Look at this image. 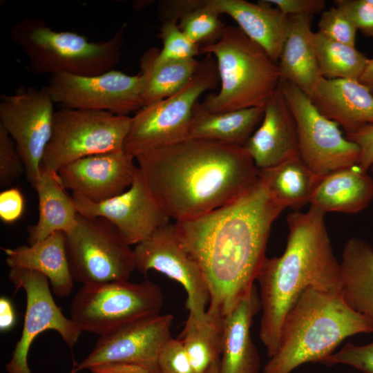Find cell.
<instances>
[{
    "mask_svg": "<svg viewBox=\"0 0 373 373\" xmlns=\"http://www.w3.org/2000/svg\"><path fill=\"white\" fill-rule=\"evenodd\" d=\"M341 9L364 35L373 37V6L366 0H335Z\"/></svg>",
    "mask_w": 373,
    "mask_h": 373,
    "instance_id": "cell-39",
    "label": "cell"
},
{
    "mask_svg": "<svg viewBox=\"0 0 373 373\" xmlns=\"http://www.w3.org/2000/svg\"><path fill=\"white\" fill-rule=\"evenodd\" d=\"M370 171L371 173L373 174V164H372V166H370Z\"/></svg>",
    "mask_w": 373,
    "mask_h": 373,
    "instance_id": "cell-47",
    "label": "cell"
},
{
    "mask_svg": "<svg viewBox=\"0 0 373 373\" xmlns=\"http://www.w3.org/2000/svg\"><path fill=\"white\" fill-rule=\"evenodd\" d=\"M32 186L38 195L39 218L35 224L28 228V245L57 231L69 233L77 224L78 213L58 175L41 169V175Z\"/></svg>",
    "mask_w": 373,
    "mask_h": 373,
    "instance_id": "cell-26",
    "label": "cell"
},
{
    "mask_svg": "<svg viewBox=\"0 0 373 373\" xmlns=\"http://www.w3.org/2000/svg\"><path fill=\"white\" fill-rule=\"evenodd\" d=\"M189 11L180 18L179 28L200 47L216 42L222 36L225 25L220 15L198 4L197 0H188Z\"/></svg>",
    "mask_w": 373,
    "mask_h": 373,
    "instance_id": "cell-33",
    "label": "cell"
},
{
    "mask_svg": "<svg viewBox=\"0 0 373 373\" xmlns=\"http://www.w3.org/2000/svg\"><path fill=\"white\" fill-rule=\"evenodd\" d=\"M163 294L155 283L128 280L83 285L70 307V318L82 332L98 334L160 314Z\"/></svg>",
    "mask_w": 373,
    "mask_h": 373,
    "instance_id": "cell-10",
    "label": "cell"
},
{
    "mask_svg": "<svg viewBox=\"0 0 373 373\" xmlns=\"http://www.w3.org/2000/svg\"><path fill=\"white\" fill-rule=\"evenodd\" d=\"M220 84L216 61L207 54L191 81L174 95L144 106L131 117L124 151L135 157L189 137L193 108L205 91Z\"/></svg>",
    "mask_w": 373,
    "mask_h": 373,
    "instance_id": "cell-7",
    "label": "cell"
},
{
    "mask_svg": "<svg viewBox=\"0 0 373 373\" xmlns=\"http://www.w3.org/2000/svg\"><path fill=\"white\" fill-rule=\"evenodd\" d=\"M366 1L369 4L373 6V0H366Z\"/></svg>",
    "mask_w": 373,
    "mask_h": 373,
    "instance_id": "cell-46",
    "label": "cell"
},
{
    "mask_svg": "<svg viewBox=\"0 0 373 373\" xmlns=\"http://www.w3.org/2000/svg\"><path fill=\"white\" fill-rule=\"evenodd\" d=\"M66 237L73 278L83 285L128 280L136 269L133 249L104 218L78 213L76 226Z\"/></svg>",
    "mask_w": 373,
    "mask_h": 373,
    "instance_id": "cell-11",
    "label": "cell"
},
{
    "mask_svg": "<svg viewBox=\"0 0 373 373\" xmlns=\"http://www.w3.org/2000/svg\"><path fill=\"white\" fill-rule=\"evenodd\" d=\"M318 28V32L325 37L355 46L357 29L347 15L336 6L322 12Z\"/></svg>",
    "mask_w": 373,
    "mask_h": 373,
    "instance_id": "cell-35",
    "label": "cell"
},
{
    "mask_svg": "<svg viewBox=\"0 0 373 373\" xmlns=\"http://www.w3.org/2000/svg\"><path fill=\"white\" fill-rule=\"evenodd\" d=\"M285 209L258 175L229 203L174 223L180 242L207 283L209 314L223 318L254 287L266 258L272 224Z\"/></svg>",
    "mask_w": 373,
    "mask_h": 373,
    "instance_id": "cell-1",
    "label": "cell"
},
{
    "mask_svg": "<svg viewBox=\"0 0 373 373\" xmlns=\"http://www.w3.org/2000/svg\"><path fill=\"white\" fill-rule=\"evenodd\" d=\"M25 173L23 160L15 144L0 126V186L6 187Z\"/></svg>",
    "mask_w": 373,
    "mask_h": 373,
    "instance_id": "cell-37",
    "label": "cell"
},
{
    "mask_svg": "<svg viewBox=\"0 0 373 373\" xmlns=\"http://www.w3.org/2000/svg\"><path fill=\"white\" fill-rule=\"evenodd\" d=\"M157 365L160 373H196L182 341L172 337L162 346Z\"/></svg>",
    "mask_w": 373,
    "mask_h": 373,
    "instance_id": "cell-38",
    "label": "cell"
},
{
    "mask_svg": "<svg viewBox=\"0 0 373 373\" xmlns=\"http://www.w3.org/2000/svg\"><path fill=\"white\" fill-rule=\"evenodd\" d=\"M199 6L231 17L240 30L278 63L289 28V16L267 0H197Z\"/></svg>",
    "mask_w": 373,
    "mask_h": 373,
    "instance_id": "cell-20",
    "label": "cell"
},
{
    "mask_svg": "<svg viewBox=\"0 0 373 373\" xmlns=\"http://www.w3.org/2000/svg\"><path fill=\"white\" fill-rule=\"evenodd\" d=\"M280 86L296 121L299 156L309 168L322 176L357 165L360 148L343 135L338 124L323 115L295 84L281 80Z\"/></svg>",
    "mask_w": 373,
    "mask_h": 373,
    "instance_id": "cell-12",
    "label": "cell"
},
{
    "mask_svg": "<svg viewBox=\"0 0 373 373\" xmlns=\"http://www.w3.org/2000/svg\"><path fill=\"white\" fill-rule=\"evenodd\" d=\"M283 14L291 15H312L322 12L325 6L323 0H267Z\"/></svg>",
    "mask_w": 373,
    "mask_h": 373,
    "instance_id": "cell-42",
    "label": "cell"
},
{
    "mask_svg": "<svg viewBox=\"0 0 373 373\" xmlns=\"http://www.w3.org/2000/svg\"><path fill=\"white\" fill-rule=\"evenodd\" d=\"M134 160L124 150L93 155L64 166L57 175L64 189L99 203L131 186L138 169Z\"/></svg>",
    "mask_w": 373,
    "mask_h": 373,
    "instance_id": "cell-18",
    "label": "cell"
},
{
    "mask_svg": "<svg viewBox=\"0 0 373 373\" xmlns=\"http://www.w3.org/2000/svg\"><path fill=\"white\" fill-rule=\"evenodd\" d=\"M200 53L216 57L220 88L196 105L207 113H224L264 106L279 86L278 63L238 26H226L215 43Z\"/></svg>",
    "mask_w": 373,
    "mask_h": 373,
    "instance_id": "cell-5",
    "label": "cell"
},
{
    "mask_svg": "<svg viewBox=\"0 0 373 373\" xmlns=\"http://www.w3.org/2000/svg\"><path fill=\"white\" fill-rule=\"evenodd\" d=\"M220 359L211 365L208 373H220Z\"/></svg>",
    "mask_w": 373,
    "mask_h": 373,
    "instance_id": "cell-45",
    "label": "cell"
},
{
    "mask_svg": "<svg viewBox=\"0 0 373 373\" xmlns=\"http://www.w3.org/2000/svg\"><path fill=\"white\" fill-rule=\"evenodd\" d=\"M25 208L23 195L19 189L12 187L0 193V218L6 224L19 220Z\"/></svg>",
    "mask_w": 373,
    "mask_h": 373,
    "instance_id": "cell-40",
    "label": "cell"
},
{
    "mask_svg": "<svg viewBox=\"0 0 373 373\" xmlns=\"http://www.w3.org/2000/svg\"><path fill=\"white\" fill-rule=\"evenodd\" d=\"M325 214L313 206L305 213H290L285 251L266 257L257 276L262 309L259 336L268 358L277 350L285 316L305 290L341 291V263L334 254Z\"/></svg>",
    "mask_w": 373,
    "mask_h": 373,
    "instance_id": "cell-3",
    "label": "cell"
},
{
    "mask_svg": "<svg viewBox=\"0 0 373 373\" xmlns=\"http://www.w3.org/2000/svg\"><path fill=\"white\" fill-rule=\"evenodd\" d=\"M131 117L63 107L53 117L41 169L57 174L64 166L93 155L124 150Z\"/></svg>",
    "mask_w": 373,
    "mask_h": 373,
    "instance_id": "cell-8",
    "label": "cell"
},
{
    "mask_svg": "<svg viewBox=\"0 0 373 373\" xmlns=\"http://www.w3.org/2000/svg\"><path fill=\"white\" fill-rule=\"evenodd\" d=\"M169 219H193L229 203L258 177L244 146L189 137L135 157Z\"/></svg>",
    "mask_w": 373,
    "mask_h": 373,
    "instance_id": "cell-2",
    "label": "cell"
},
{
    "mask_svg": "<svg viewBox=\"0 0 373 373\" xmlns=\"http://www.w3.org/2000/svg\"><path fill=\"white\" fill-rule=\"evenodd\" d=\"M196 104L189 131L191 138L245 146L264 115L265 106L211 113L201 111Z\"/></svg>",
    "mask_w": 373,
    "mask_h": 373,
    "instance_id": "cell-29",
    "label": "cell"
},
{
    "mask_svg": "<svg viewBox=\"0 0 373 373\" xmlns=\"http://www.w3.org/2000/svg\"><path fill=\"white\" fill-rule=\"evenodd\" d=\"M16 315L12 302L8 298H0V329L5 332L10 329L15 325Z\"/></svg>",
    "mask_w": 373,
    "mask_h": 373,
    "instance_id": "cell-43",
    "label": "cell"
},
{
    "mask_svg": "<svg viewBox=\"0 0 373 373\" xmlns=\"http://www.w3.org/2000/svg\"><path fill=\"white\" fill-rule=\"evenodd\" d=\"M222 322L223 318L207 311L189 312L180 340L196 373H208L220 358Z\"/></svg>",
    "mask_w": 373,
    "mask_h": 373,
    "instance_id": "cell-31",
    "label": "cell"
},
{
    "mask_svg": "<svg viewBox=\"0 0 373 373\" xmlns=\"http://www.w3.org/2000/svg\"><path fill=\"white\" fill-rule=\"evenodd\" d=\"M54 104L45 88L19 86L13 94L0 97V126L15 142L32 186L41 175L51 137Z\"/></svg>",
    "mask_w": 373,
    "mask_h": 373,
    "instance_id": "cell-13",
    "label": "cell"
},
{
    "mask_svg": "<svg viewBox=\"0 0 373 373\" xmlns=\"http://www.w3.org/2000/svg\"><path fill=\"white\" fill-rule=\"evenodd\" d=\"M244 146L258 170L299 156L296 121L280 83L265 105L259 127Z\"/></svg>",
    "mask_w": 373,
    "mask_h": 373,
    "instance_id": "cell-19",
    "label": "cell"
},
{
    "mask_svg": "<svg viewBox=\"0 0 373 373\" xmlns=\"http://www.w3.org/2000/svg\"><path fill=\"white\" fill-rule=\"evenodd\" d=\"M274 198L285 208L298 209L309 203L320 175L297 156L271 168L258 170Z\"/></svg>",
    "mask_w": 373,
    "mask_h": 373,
    "instance_id": "cell-30",
    "label": "cell"
},
{
    "mask_svg": "<svg viewBox=\"0 0 373 373\" xmlns=\"http://www.w3.org/2000/svg\"><path fill=\"white\" fill-rule=\"evenodd\" d=\"M373 200V178L357 165L320 176L309 204L324 213H356Z\"/></svg>",
    "mask_w": 373,
    "mask_h": 373,
    "instance_id": "cell-24",
    "label": "cell"
},
{
    "mask_svg": "<svg viewBox=\"0 0 373 373\" xmlns=\"http://www.w3.org/2000/svg\"><path fill=\"white\" fill-rule=\"evenodd\" d=\"M125 30L123 24L108 39L91 41L75 32L55 31L41 19L25 17L12 26L9 37L35 73L95 76L119 64Z\"/></svg>",
    "mask_w": 373,
    "mask_h": 373,
    "instance_id": "cell-6",
    "label": "cell"
},
{
    "mask_svg": "<svg viewBox=\"0 0 373 373\" xmlns=\"http://www.w3.org/2000/svg\"><path fill=\"white\" fill-rule=\"evenodd\" d=\"M340 263L344 299L373 324V247L352 238L345 244Z\"/></svg>",
    "mask_w": 373,
    "mask_h": 373,
    "instance_id": "cell-27",
    "label": "cell"
},
{
    "mask_svg": "<svg viewBox=\"0 0 373 373\" xmlns=\"http://www.w3.org/2000/svg\"><path fill=\"white\" fill-rule=\"evenodd\" d=\"M373 332V324L354 310L341 291L309 288L283 321L275 354L262 373H290L307 363H321L347 338Z\"/></svg>",
    "mask_w": 373,
    "mask_h": 373,
    "instance_id": "cell-4",
    "label": "cell"
},
{
    "mask_svg": "<svg viewBox=\"0 0 373 373\" xmlns=\"http://www.w3.org/2000/svg\"><path fill=\"white\" fill-rule=\"evenodd\" d=\"M156 48L148 49L140 57L144 107L164 99L182 89L200 66L195 58L160 60Z\"/></svg>",
    "mask_w": 373,
    "mask_h": 373,
    "instance_id": "cell-28",
    "label": "cell"
},
{
    "mask_svg": "<svg viewBox=\"0 0 373 373\" xmlns=\"http://www.w3.org/2000/svg\"><path fill=\"white\" fill-rule=\"evenodd\" d=\"M312 17L289 16L288 34L278 61L281 80L295 84L308 97L322 77L312 45Z\"/></svg>",
    "mask_w": 373,
    "mask_h": 373,
    "instance_id": "cell-25",
    "label": "cell"
},
{
    "mask_svg": "<svg viewBox=\"0 0 373 373\" xmlns=\"http://www.w3.org/2000/svg\"><path fill=\"white\" fill-rule=\"evenodd\" d=\"M309 97L345 134L373 124V96L358 80L321 77Z\"/></svg>",
    "mask_w": 373,
    "mask_h": 373,
    "instance_id": "cell-22",
    "label": "cell"
},
{
    "mask_svg": "<svg viewBox=\"0 0 373 373\" xmlns=\"http://www.w3.org/2000/svg\"><path fill=\"white\" fill-rule=\"evenodd\" d=\"M312 45L322 77L358 80L369 58L355 46L313 32Z\"/></svg>",
    "mask_w": 373,
    "mask_h": 373,
    "instance_id": "cell-32",
    "label": "cell"
},
{
    "mask_svg": "<svg viewBox=\"0 0 373 373\" xmlns=\"http://www.w3.org/2000/svg\"><path fill=\"white\" fill-rule=\"evenodd\" d=\"M160 37L163 44L157 54L160 60L192 59L200 53V46L181 30L175 21L162 23Z\"/></svg>",
    "mask_w": 373,
    "mask_h": 373,
    "instance_id": "cell-34",
    "label": "cell"
},
{
    "mask_svg": "<svg viewBox=\"0 0 373 373\" xmlns=\"http://www.w3.org/2000/svg\"><path fill=\"white\" fill-rule=\"evenodd\" d=\"M321 363L327 366L346 365L363 373H373V340L363 345L347 343L338 351L325 358Z\"/></svg>",
    "mask_w": 373,
    "mask_h": 373,
    "instance_id": "cell-36",
    "label": "cell"
},
{
    "mask_svg": "<svg viewBox=\"0 0 373 373\" xmlns=\"http://www.w3.org/2000/svg\"><path fill=\"white\" fill-rule=\"evenodd\" d=\"M2 249L10 269H21L44 275L50 281L52 292L59 298L66 297L71 293L74 278L64 232H55L32 245Z\"/></svg>",
    "mask_w": 373,
    "mask_h": 373,
    "instance_id": "cell-23",
    "label": "cell"
},
{
    "mask_svg": "<svg viewBox=\"0 0 373 373\" xmlns=\"http://www.w3.org/2000/svg\"><path fill=\"white\" fill-rule=\"evenodd\" d=\"M71 197L79 214L108 220L129 245L140 243L170 222L139 169L131 186L113 198L93 203L76 193Z\"/></svg>",
    "mask_w": 373,
    "mask_h": 373,
    "instance_id": "cell-17",
    "label": "cell"
},
{
    "mask_svg": "<svg viewBox=\"0 0 373 373\" xmlns=\"http://www.w3.org/2000/svg\"><path fill=\"white\" fill-rule=\"evenodd\" d=\"M345 136L359 146L360 157L357 166L367 172L373 164V124L365 125Z\"/></svg>",
    "mask_w": 373,
    "mask_h": 373,
    "instance_id": "cell-41",
    "label": "cell"
},
{
    "mask_svg": "<svg viewBox=\"0 0 373 373\" xmlns=\"http://www.w3.org/2000/svg\"><path fill=\"white\" fill-rule=\"evenodd\" d=\"M54 103L63 107L106 111L128 116L144 107L140 74L112 70L95 76L65 73L50 75L44 87Z\"/></svg>",
    "mask_w": 373,
    "mask_h": 373,
    "instance_id": "cell-14",
    "label": "cell"
},
{
    "mask_svg": "<svg viewBox=\"0 0 373 373\" xmlns=\"http://www.w3.org/2000/svg\"><path fill=\"white\" fill-rule=\"evenodd\" d=\"M173 316L155 314L100 335L90 352L70 373H160L158 356L171 337Z\"/></svg>",
    "mask_w": 373,
    "mask_h": 373,
    "instance_id": "cell-9",
    "label": "cell"
},
{
    "mask_svg": "<svg viewBox=\"0 0 373 373\" xmlns=\"http://www.w3.org/2000/svg\"><path fill=\"white\" fill-rule=\"evenodd\" d=\"M358 81L366 87L373 96V58L368 59Z\"/></svg>",
    "mask_w": 373,
    "mask_h": 373,
    "instance_id": "cell-44",
    "label": "cell"
},
{
    "mask_svg": "<svg viewBox=\"0 0 373 373\" xmlns=\"http://www.w3.org/2000/svg\"><path fill=\"white\" fill-rule=\"evenodd\" d=\"M135 268L142 274L153 269L177 281L187 294L189 312L202 313L209 303V290L195 259L180 242L174 224L157 229L133 249Z\"/></svg>",
    "mask_w": 373,
    "mask_h": 373,
    "instance_id": "cell-16",
    "label": "cell"
},
{
    "mask_svg": "<svg viewBox=\"0 0 373 373\" xmlns=\"http://www.w3.org/2000/svg\"><path fill=\"white\" fill-rule=\"evenodd\" d=\"M261 309L254 287L223 317L220 373H258L260 358L251 336L256 314Z\"/></svg>",
    "mask_w": 373,
    "mask_h": 373,
    "instance_id": "cell-21",
    "label": "cell"
},
{
    "mask_svg": "<svg viewBox=\"0 0 373 373\" xmlns=\"http://www.w3.org/2000/svg\"><path fill=\"white\" fill-rule=\"evenodd\" d=\"M17 289H23L26 296V307L21 338L6 365L8 373H31L28 355L35 338L47 330L59 334L65 343L73 349L82 331L61 312L56 304L44 275L33 271L12 269L8 276Z\"/></svg>",
    "mask_w": 373,
    "mask_h": 373,
    "instance_id": "cell-15",
    "label": "cell"
}]
</instances>
